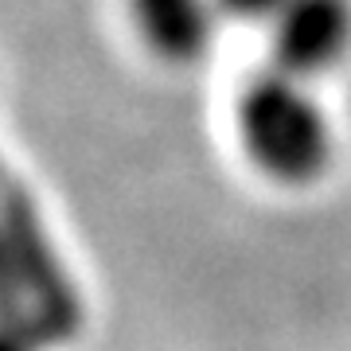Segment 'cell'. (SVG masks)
<instances>
[{"instance_id":"cell-4","label":"cell","mask_w":351,"mask_h":351,"mask_svg":"<svg viewBox=\"0 0 351 351\" xmlns=\"http://www.w3.org/2000/svg\"><path fill=\"white\" fill-rule=\"evenodd\" d=\"M215 0H133V20L149 47L172 63H191L211 47L219 27Z\"/></svg>"},{"instance_id":"cell-6","label":"cell","mask_w":351,"mask_h":351,"mask_svg":"<svg viewBox=\"0 0 351 351\" xmlns=\"http://www.w3.org/2000/svg\"><path fill=\"white\" fill-rule=\"evenodd\" d=\"M0 351H43V348H39V343H32L24 332H16V328L0 324Z\"/></svg>"},{"instance_id":"cell-5","label":"cell","mask_w":351,"mask_h":351,"mask_svg":"<svg viewBox=\"0 0 351 351\" xmlns=\"http://www.w3.org/2000/svg\"><path fill=\"white\" fill-rule=\"evenodd\" d=\"M219 12L234 24H246V27H274V20L285 12L289 0H215Z\"/></svg>"},{"instance_id":"cell-2","label":"cell","mask_w":351,"mask_h":351,"mask_svg":"<svg viewBox=\"0 0 351 351\" xmlns=\"http://www.w3.org/2000/svg\"><path fill=\"white\" fill-rule=\"evenodd\" d=\"M301 82L297 75L269 71L254 78L239 101L242 145L254 164L281 184H308L324 176L332 156L328 121Z\"/></svg>"},{"instance_id":"cell-3","label":"cell","mask_w":351,"mask_h":351,"mask_svg":"<svg viewBox=\"0 0 351 351\" xmlns=\"http://www.w3.org/2000/svg\"><path fill=\"white\" fill-rule=\"evenodd\" d=\"M269 36L277 71L297 78L324 75L351 47V0H289Z\"/></svg>"},{"instance_id":"cell-7","label":"cell","mask_w":351,"mask_h":351,"mask_svg":"<svg viewBox=\"0 0 351 351\" xmlns=\"http://www.w3.org/2000/svg\"><path fill=\"white\" fill-rule=\"evenodd\" d=\"M0 176H4V168H0Z\"/></svg>"},{"instance_id":"cell-1","label":"cell","mask_w":351,"mask_h":351,"mask_svg":"<svg viewBox=\"0 0 351 351\" xmlns=\"http://www.w3.org/2000/svg\"><path fill=\"white\" fill-rule=\"evenodd\" d=\"M0 324L39 348L71 343L82 324L78 289L47 239L36 199L16 176H0Z\"/></svg>"}]
</instances>
